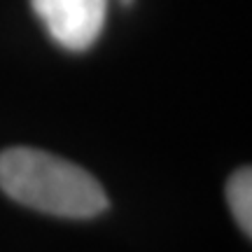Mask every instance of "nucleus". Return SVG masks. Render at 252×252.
Listing matches in <instances>:
<instances>
[{
	"label": "nucleus",
	"instance_id": "3",
	"mask_svg": "<svg viewBox=\"0 0 252 252\" xmlns=\"http://www.w3.org/2000/svg\"><path fill=\"white\" fill-rule=\"evenodd\" d=\"M226 198H229V206L234 210L236 222L241 224L245 234H252V171L238 168V171L229 178L226 182Z\"/></svg>",
	"mask_w": 252,
	"mask_h": 252
},
{
	"label": "nucleus",
	"instance_id": "2",
	"mask_svg": "<svg viewBox=\"0 0 252 252\" xmlns=\"http://www.w3.org/2000/svg\"><path fill=\"white\" fill-rule=\"evenodd\" d=\"M33 9L49 35L70 52L89 49L108 19V0H33Z\"/></svg>",
	"mask_w": 252,
	"mask_h": 252
},
{
	"label": "nucleus",
	"instance_id": "1",
	"mask_svg": "<svg viewBox=\"0 0 252 252\" xmlns=\"http://www.w3.org/2000/svg\"><path fill=\"white\" fill-rule=\"evenodd\" d=\"M0 189L21 206L56 217L87 220L108 208V194L91 173L33 147L0 154Z\"/></svg>",
	"mask_w": 252,
	"mask_h": 252
},
{
	"label": "nucleus",
	"instance_id": "4",
	"mask_svg": "<svg viewBox=\"0 0 252 252\" xmlns=\"http://www.w3.org/2000/svg\"><path fill=\"white\" fill-rule=\"evenodd\" d=\"M128 2H133V0H122V5H128Z\"/></svg>",
	"mask_w": 252,
	"mask_h": 252
}]
</instances>
